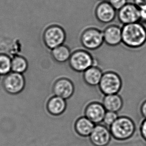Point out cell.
Wrapping results in <instances>:
<instances>
[{"instance_id": "cell-1", "label": "cell", "mask_w": 146, "mask_h": 146, "mask_svg": "<svg viewBox=\"0 0 146 146\" xmlns=\"http://www.w3.org/2000/svg\"><path fill=\"white\" fill-rule=\"evenodd\" d=\"M122 44L133 50L141 48L146 44V27L141 22L123 25Z\"/></svg>"}, {"instance_id": "cell-2", "label": "cell", "mask_w": 146, "mask_h": 146, "mask_svg": "<svg viewBox=\"0 0 146 146\" xmlns=\"http://www.w3.org/2000/svg\"><path fill=\"white\" fill-rule=\"evenodd\" d=\"M109 128L113 139L120 142L131 139L136 131V124L128 116H119Z\"/></svg>"}, {"instance_id": "cell-3", "label": "cell", "mask_w": 146, "mask_h": 146, "mask_svg": "<svg viewBox=\"0 0 146 146\" xmlns=\"http://www.w3.org/2000/svg\"><path fill=\"white\" fill-rule=\"evenodd\" d=\"M68 62L70 68L77 73H83L92 66L98 65L91 53L84 48H78L72 51Z\"/></svg>"}, {"instance_id": "cell-4", "label": "cell", "mask_w": 146, "mask_h": 146, "mask_svg": "<svg viewBox=\"0 0 146 146\" xmlns=\"http://www.w3.org/2000/svg\"><path fill=\"white\" fill-rule=\"evenodd\" d=\"M80 42L88 51H95L104 43L103 31L94 26L84 28L80 34Z\"/></svg>"}, {"instance_id": "cell-5", "label": "cell", "mask_w": 146, "mask_h": 146, "mask_svg": "<svg viewBox=\"0 0 146 146\" xmlns=\"http://www.w3.org/2000/svg\"><path fill=\"white\" fill-rule=\"evenodd\" d=\"M123 81L118 73L113 71L104 72L98 87L104 95L119 94L122 89Z\"/></svg>"}, {"instance_id": "cell-6", "label": "cell", "mask_w": 146, "mask_h": 146, "mask_svg": "<svg viewBox=\"0 0 146 146\" xmlns=\"http://www.w3.org/2000/svg\"><path fill=\"white\" fill-rule=\"evenodd\" d=\"M66 39V34L62 27L54 25L50 27L45 31L44 41L50 49H54L64 44Z\"/></svg>"}, {"instance_id": "cell-7", "label": "cell", "mask_w": 146, "mask_h": 146, "mask_svg": "<svg viewBox=\"0 0 146 146\" xmlns=\"http://www.w3.org/2000/svg\"><path fill=\"white\" fill-rule=\"evenodd\" d=\"M94 15L99 22L103 24H110L117 16V11L108 1L99 2L94 8Z\"/></svg>"}, {"instance_id": "cell-8", "label": "cell", "mask_w": 146, "mask_h": 146, "mask_svg": "<svg viewBox=\"0 0 146 146\" xmlns=\"http://www.w3.org/2000/svg\"><path fill=\"white\" fill-rule=\"evenodd\" d=\"M112 138L110 128L102 124L96 125L89 137L94 146H108Z\"/></svg>"}, {"instance_id": "cell-9", "label": "cell", "mask_w": 146, "mask_h": 146, "mask_svg": "<svg viewBox=\"0 0 146 146\" xmlns=\"http://www.w3.org/2000/svg\"><path fill=\"white\" fill-rule=\"evenodd\" d=\"M117 17L119 22L123 25L139 22V8L134 3L128 2L117 11Z\"/></svg>"}, {"instance_id": "cell-10", "label": "cell", "mask_w": 146, "mask_h": 146, "mask_svg": "<svg viewBox=\"0 0 146 146\" xmlns=\"http://www.w3.org/2000/svg\"><path fill=\"white\" fill-rule=\"evenodd\" d=\"M75 90V86L72 80L68 76L60 78L55 83L54 86V92L55 96L66 100L73 97Z\"/></svg>"}, {"instance_id": "cell-11", "label": "cell", "mask_w": 146, "mask_h": 146, "mask_svg": "<svg viewBox=\"0 0 146 146\" xmlns=\"http://www.w3.org/2000/svg\"><path fill=\"white\" fill-rule=\"evenodd\" d=\"M25 83V78L22 74L11 72L6 75H4V86L9 93H20L24 89Z\"/></svg>"}, {"instance_id": "cell-12", "label": "cell", "mask_w": 146, "mask_h": 146, "mask_svg": "<svg viewBox=\"0 0 146 146\" xmlns=\"http://www.w3.org/2000/svg\"><path fill=\"white\" fill-rule=\"evenodd\" d=\"M107 112L103 104L93 101L88 104L84 110V116L95 125L103 123Z\"/></svg>"}, {"instance_id": "cell-13", "label": "cell", "mask_w": 146, "mask_h": 146, "mask_svg": "<svg viewBox=\"0 0 146 146\" xmlns=\"http://www.w3.org/2000/svg\"><path fill=\"white\" fill-rule=\"evenodd\" d=\"M104 43L110 47H116L122 43V27L110 24L103 30Z\"/></svg>"}, {"instance_id": "cell-14", "label": "cell", "mask_w": 146, "mask_h": 146, "mask_svg": "<svg viewBox=\"0 0 146 146\" xmlns=\"http://www.w3.org/2000/svg\"><path fill=\"white\" fill-rule=\"evenodd\" d=\"M95 124L85 116H82L77 119L73 123L74 131L77 135L82 138H89Z\"/></svg>"}, {"instance_id": "cell-15", "label": "cell", "mask_w": 146, "mask_h": 146, "mask_svg": "<svg viewBox=\"0 0 146 146\" xmlns=\"http://www.w3.org/2000/svg\"><path fill=\"white\" fill-rule=\"evenodd\" d=\"M103 73V71L98 65H94L83 73V79L90 87H98Z\"/></svg>"}, {"instance_id": "cell-16", "label": "cell", "mask_w": 146, "mask_h": 146, "mask_svg": "<svg viewBox=\"0 0 146 146\" xmlns=\"http://www.w3.org/2000/svg\"><path fill=\"white\" fill-rule=\"evenodd\" d=\"M102 103L107 111L116 113L120 112L124 106L123 99L119 94L104 96Z\"/></svg>"}, {"instance_id": "cell-17", "label": "cell", "mask_w": 146, "mask_h": 146, "mask_svg": "<svg viewBox=\"0 0 146 146\" xmlns=\"http://www.w3.org/2000/svg\"><path fill=\"white\" fill-rule=\"evenodd\" d=\"M68 103L66 100L55 96L50 100L48 104V110L54 115H60L67 110Z\"/></svg>"}, {"instance_id": "cell-18", "label": "cell", "mask_w": 146, "mask_h": 146, "mask_svg": "<svg viewBox=\"0 0 146 146\" xmlns=\"http://www.w3.org/2000/svg\"><path fill=\"white\" fill-rule=\"evenodd\" d=\"M72 51L67 46L63 45L52 49V55L58 63H64L68 62L71 57Z\"/></svg>"}, {"instance_id": "cell-19", "label": "cell", "mask_w": 146, "mask_h": 146, "mask_svg": "<svg viewBox=\"0 0 146 146\" xmlns=\"http://www.w3.org/2000/svg\"><path fill=\"white\" fill-rule=\"evenodd\" d=\"M28 67V63L24 57L17 56L12 60V72L23 74Z\"/></svg>"}, {"instance_id": "cell-20", "label": "cell", "mask_w": 146, "mask_h": 146, "mask_svg": "<svg viewBox=\"0 0 146 146\" xmlns=\"http://www.w3.org/2000/svg\"><path fill=\"white\" fill-rule=\"evenodd\" d=\"M12 72V60L8 56L0 54V75H6Z\"/></svg>"}, {"instance_id": "cell-21", "label": "cell", "mask_w": 146, "mask_h": 146, "mask_svg": "<svg viewBox=\"0 0 146 146\" xmlns=\"http://www.w3.org/2000/svg\"><path fill=\"white\" fill-rule=\"evenodd\" d=\"M119 114L116 112L107 111L104 118L103 124L110 128L119 118Z\"/></svg>"}, {"instance_id": "cell-22", "label": "cell", "mask_w": 146, "mask_h": 146, "mask_svg": "<svg viewBox=\"0 0 146 146\" xmlns=\"http://www.w3.org/2000/svg\"><path fill=\"white\" fill-rule=\"evenodd\" d=\"M108 2L117 11L120 10L128 3V0H109Z\"/></svg>"}, {"instance_id": "cell-23", "label": "cell", "mask_w": 146, "mask_h": 146, "mask_svg": "<svg viewBox=\"0 0 146 146\" xmlns=\"http://www.w3.org/2000/svg\"><path fill=\"white\" fill-rule=\"evenodd\" d=\"M139 131L142 139L146 142V119H144L140 124Z\"/></svg>"}, {"instance_id": "cell-24", "label": "cell", "mask_w": 146, "mask_h": 146, "mask_svg": "<svg viewBox=\"0 0 146 146\" xmlns=\"http://www.w3.org/2000/svg\"><path fill=\"white\" fill-rule=\"evenodd\" d=\"M139 8L140 14V22L143 24H146V6H143Z\"/></svg>"}, {"instance_id": "cell-25", "label": "cell", "mask_w": 146, "mask_h": 146, "mask_svg": "<svg viewBox=\"0 0 146 146\" xmlns=\"http://www.w3.org/2000/svg\"><path fill=\"white\" fill-rule=\"evenodd\" d=\"M140 113L143 118L146 119V99L141 104L140 107Z\"/></svg>"}, {"instance_id": "cell-26", "label": "cell", "mask_w": 146, "mask_h": 146, "mask_svg": "<svg viewBox=\"0 0 146 146\" xmlns=\"http://www.w3.org/2000/svg\"><path fill=\"white\" fill-rule=\"evenodd\" d=\"M133 1L134 4L139 7L146 6V0H133Z\"/></svg>"}, {"instance_id": "cell-27", "label": "cell", "mask_w": 146, "mask_h": 146, "mask_svg": "<svg viewBox=\"0 0 146 146\" xmlns=\"http://www.w3.org/2000/svg\"><path fill=\"white\" fill-rule=\"evenodd\" d=\"M99 2H103V1H108L109 0H98Z\"/></svg>"}]
</instances>
